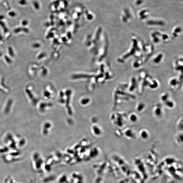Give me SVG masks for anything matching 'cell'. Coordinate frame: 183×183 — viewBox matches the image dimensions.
<instances>
[{
  "label": "cell",
  "mask_w": 183,
  "mask_h": 183,
  "mask_svg": "<svg viewBox=\"0 0 183 183\" xmlns=\"http://www.w3.org/2000/svg\"><path fill=\"white\" fill-rule=\"evenodd\" d=\"M170 98V95L167 93H164L162 94L160 96L161 101L163 102H165Z\"/></svg>",
  "instance_id": "cell-5"
},
{
  "label": "cell",
  "mask_w": 183,
  "mask_h": 183,
  "mask_svg": "<svg viewBox=\"0 0 183 183\" xmlns=\"http://www.w3.org/2000/svg\"><path fill=\"white\" fill-rule=\"evenodd\" d=\"M153 112L154 115L156 117H159L163 115V108L161 107L160 105H156L154 107Z\"/></svg>",
  "instance_id": "cell-1"
},
{
  "label": "cell",
  "mask_w": 183,
  "mask_h": 183,
  "mask_svg": "<svg viewBox=\"0 0 183 183\" xmlns=\"http://www.w3.org/2000/svg\"><path fill=\"white\" fill-rule=\"evenodd\" d=\"M128 119L131 122L135 123L139 120V117L135 113L131 112L128 115Z\"/></svg>",
  "instance_id": "cell-3"
},
{
  "label": "cell",
  "mask_w": 183,
  "mask_h": 183,
  "mask_svg": "<svg viewBox=\"0 0 183 183\" xmlns=\"http://www.w3.org/2000/svg\"><path fill=\"white\" fill-rule=\"evenodd\" d=\"M139 135L143 140H147L150 137V133L148 130L145 129H141L139 132Z\"/></svg>",
  "instance_id": "cell-2"
},
{
  "label": "cell",
  "mask_w": 183,
  "mask_h": 183,
  "mask_svg": "<svg viewBox=\"0 0 183 183\" xmlns=\"http://www.w3.org/2000/svg\"><path fill=\"white\" fill-rule=\"evenodd\" d=\"M164 103H165V106L169 109L173 108L175 106L174 101L170 98Z\"/></svg>",
  "instance_id": "cell-4"
}]
</instances>
